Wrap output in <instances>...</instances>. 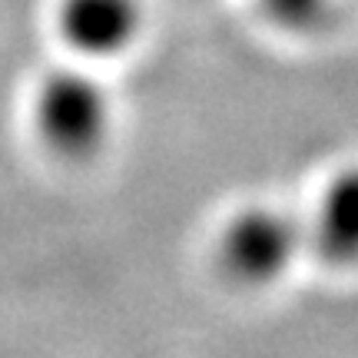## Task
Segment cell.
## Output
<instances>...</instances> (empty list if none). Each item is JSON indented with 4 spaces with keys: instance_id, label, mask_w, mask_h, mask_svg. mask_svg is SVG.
Wrapping results in <instances>:
<instances>
[{
    "instance_id": "cell-3",
    "label": "cell",
    "mask_w": 358,
    "mask_h": 358,
    "mask_svg": "<svg viewBox=\"0 0 358 358\" xmlns=\"http://www.w3.org/2000/svg\"><path fill=\"white\" fill-rule=\"evenodd\" d=\"M143 24L140 0H64L60 34L87 57H113L133 43Z\"/></svg>"
},
{
    "instance_id": "cell-5",
    "label": "cell",
    "mask_w": 358,
    "mask_h": 358,
    "mask_svg": "<svg viewBox=\"0 0 358 358\" xmlns=\"http://www.w3.org/2000/svg\"><path fill=\"white\" fill-rule=\"evenodd\" d=\"M262 7L285 30H315L332 17V0H262Z\"/></svg>"
},
{
    "instance_id": "cell-1",
    "label": "cell",
    "mask_w": 358,
    "mask_h": 358,
    "mask_svg": "<svg viewBox=\"0 0 358 358\" xmlns=\"http://www.w3.org/2000/svg\"><path fill=\"white\" fill-rule=\"evenodd\" d=\"M40 136L60 156L80 159L100 150L110 129V100L93 77L80 70H57L40 83L34 103Z\"/></svg>"
},
{
    "instance_id": "cell-4",
    "label": "cell",
    "mask_w": 358,
    "mask_h": 358,
    "mask_svg": "<svg viewBox=\"0 0 358 358\" xmlns=\"http://www.w3.org/2000/svg\"><path fill=\"white\" fill-rule=\"evenodd\" d=\"M312 243L335 266L358 262V169L335 176L319 199Z\"/></svg>"
},
{
    "instance_id": "cell-2",
    "label": "cell",
    "mask_w": 358,
    "mask_h": 358,
    "mask_svg": "<svg viewBox=\"0 0 358 358\" xmlns=\"http://www.w3.org/2000/svg\"><path fill=\"white\" fill-rule=\"evenodd\" d=\"M302 245V229L289 213L252 206L232 219L219 239V262L239 282H268L282 275Z\"/></svg>"
}]
</instances>
